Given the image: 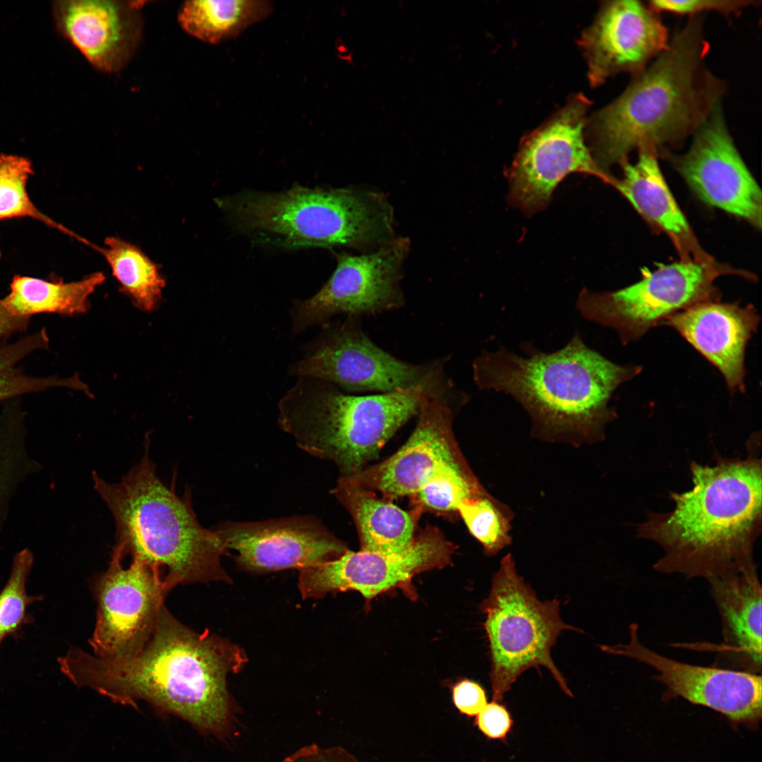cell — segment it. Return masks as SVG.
<instances>
[{
  "mask_svg": "<svg viewBox=\"0 0 762 762\" xmlns=\"http://www.w3.org/2000/svg\"><path fill=\"white\" fill-rule=\"evenodd\" d=\"M73 684L111 700H143L205 732L221 734L230 722L229 675L248 662L245 651L210 632H197L164 605L144 648L128 658L108 659L71 648L57 659Z\"/></svg>",
  "mask_w": 762,
  "mask_h": 762,
  "instance_id": "obj_1",
  "label": "cell"
},
{
  "mask_svg": "<svg viewBox=\"0 0 762 762\" xmlns=\"http://www.w3.org/2000/svg\"><path fill=\"white\" fill-rule=\"evenodd\" d=\"M704 17L691 16L619 96L587 119L589 148L603 171L634 150L665 154L722 103L727 85L706 66Z\"/></svg>",
  "mask_w": 762,
  "mask_h": 762,
  "instance_id": "obj_2",
  "label": "cell"
},
{
  "mask_svg": "<svg viewBox=\"0 0 762 762\" xmlns=\"http://www.w3.org/2000/svg\"><path fill=\"white\" fill-rule=\"evenodd\" d=\"M761 461L718 457L713 466L690 464L692 488L670 492L674 508L648 514L639 538L656 543L663 555L655 572L710 579L756 566L761 531Z\"/></svg>",
  "mask_w": 762,
  "mask_h": 762,
  "instance_id": "obj_3",
  "label": "cell"
},
{
  "mask_svg": "<svg viewBox=\"0 0 762 762\" xmlns=\"http://www.w3.org/2000/svg\"><path fill=\"white\" fill-rule=\"evenodd\" d=\"M524 356L500 346L483 351L473 363L479 390L502 392L517 401L531 421V434L572 444L602 440L617 417L610 406L616 389L642 370L618 365L584 342L576 331L562 349L544 352L531 341Z\"/></svg>",
  "mask_w": 762,
  "mask_h": 762,
  "instance_id": "obj_4",
  "label": "cell"
},
{
  "mask_svg": "<svg viewBox=\"0 0 762 762\" xmlns=\"http://www.w3.org/2000/svg\"><path fill=\"white\" fill-rule=\"evenodd\" d=\"M92 480L115 521L114 548L124 558L130 555L148 565L169 593L179 585L232 582L222 564L228 551L224 540L199 523L188 488L179 495L174 485L158 477L148 445L119 483L107 482L96 472Z\"/></svg>",
  "mask_w": 762,
  "mask_h": 762,
  "instance_id": "obj_5",
  "label": "cell"
},
{
  "mask_svg": "<svg viewBox=\"0 0 762 762\" xmlns=\"http://www.w3.org/2000/svg\"><path fill=\"white\" fill-rule=\"evenodd\" d=\"M216 202L237 229L278 248L365 250L395 237L392 206L367 188L294 185L281 192L243 190Z\"/></svg>",
  "mask_w": 762,
  "mask_h": 762,
  "instance_id": "obj_6",
  "label": "cell"
},
{
  "mask_svg": "<svg viewBox=\"0 0 762 762\" xmlns=\"http://www.w3.org/2000/svg\"><path fill=\"white\" fill-rule=\"evenodd\" d=\"M422 387L367 396L298 377L278 403V423L296 446L333 463L341 476L361 471L393 435L418 415Z\"/></svg>",
  "mask_w": 762,
  "mask_h": 762,
  "instance_id": "obj_7",
  "label": "cell"
},
{
  "mask_svg": "<svg viewBox=\"0 0 762 762\" xmlns=\"http://www.w3.org/2000/svg\"><path fill=\"white\" fill-rule=\"evenodd\" d=\"M480 610L490 646L492 701H502L524 672L540 667L548 669L560 689L573 696L551 649L562 631L581 630L562 620L558 600L542 602L537 598L517 574L510 554L501 560Z\"/></svg>",
  "mask_w": 762,
  "mask_h": 762,
  "instance_id": "obj_8",
  "label": "cell"
},
{
  "mask_svg": "<svg viewBox=\"0 0 762 762\" xmlns=\"http://www.w3.org/2000/svg\"><path fill=\"white\" fill-rule=\"evenodd\" d=\"M357 318L323 325L322 332L290 367L291 374L325 381L349 392L387 393L422 387L435 395L443 394L440 365H416L398 359L374 344Z\"/></svg>",
  "mask_w": 762,
  "mask_h": 762,
  "instance_id": "obj_9",
  "label": "cell"
},
{
  "mask_svg": "<svg viewBox=\"0 0 762 762\" xmlns=\"http://www.w3.org/2000/svg\"><path fill=\"white\" fill-rule=\"evenodd\" d=\"M719 271L703 261L659 265L636 283L613 291L583 288L576 306L586 320L615 329L622 344L641 339L667 317L695 304L719 301Z\"/></svg>",
  "mask_w": 762,
  "mask_h": 762,
  "instance_id": "obj_10",
  "label": "cell"
},
{
  "mask_svg": "<svg viewBox=\"0 0 762 762\" xmlns=\"http://www.w3.org/2000/svg\"><path fill=\"white\" fill-rule=\"evenodd\" d=\"M591 102L581 93L521 141L506 171L509 200L526 214L546 207L557 185L572 173L596 176L613 183L585 141Z\"/></svg>",
  "mask_w": 762,
  "mask_h": 762,
  "instance_id": "obj_11",
  "label": "cell"
},
{
  "mask_svg": "<svg viewBox=\"0 0 762 762\" xmlns=\"http://www.w3.org/2000/svg\"><path fill=\"white\" fill-rule=\"evenodd\" d=\"M456 549L437 527L427 525L399 552L348 550L334 560L301 569L298 587L303 599L356 591L370 600L398 588L414 600L413 577L450 564Z\"/></svg>",
  "mask_w": 762,
  "mask_h": 762,
  "instance_id": "obj_12",
  "label": "cell"
},
{
  "mask_svg": "<svg viewBox=\"0 0 762 762\" xmlns=\"http://www.w3.org/2000/svg\"><path fill=\"white\" fill-rule=\"evenodd\" d=\"M410 249L406 237H394L367 254L334 253L337 266L327 282L310 298L295 301L291 310L293 333L325 325L335 315H372L404 303L402 267Z\"/></svg>",
  "mask_w": 762,
  "mask_h": 762,
  "instance_id": "obj_13",
  "label": "cell"
},
{
  "mask_svg": "<svg viewBox=\"0 0 762 762\" xmlns=\"http://www.w3.org/2000/svg\"><path fill=\"white\" fill-rule=\"evenodd\" d=\"M123 558L113 548L108 567L92 583L97 612L89 644L92 654L102 658L140 652L152 635L169 593L148 565L131 559L125 567Z\"/></svg>",
  "mask_w": 762,
  "mask_h": 762,
  "instance_id": "obj_14",
  "label": "cell"
},
{
  "mask_svg": "<svg viewBox=\"0 0 762 762\" xmlns=\"http://www.w3.org/2000/svg\"><path fill=\"white\" fill-rule=\"evenodd\" d=\"M639 625L629 627V641L613 646L601 645L605 653L626 657L653 669L655 679L666 691L663 699L676 697L710 708L726 716L733 725L756 729L762 716L761 674L682 663L664 656L643 644Z\"/></svg>",
  "mask_w": 762,
  "mask_h": 762,
  "instance_id": "obj_15",
  "label": "cell"
},
{
  "mask_svg": "<svg viewBox=\"0 0 762 762\" xmlns=\"http://www.w3.org/2000/svg\"><path fill=\"white\" fill-rule=\"evenodd\" d=\"M689 150L670 156L705 203L761 226V191L728 130L722 103L694 133Z\"/></svg>",
  "mask_w": 762,
  "mask_h": 762,
  "instance_id": "obj_16",
  "label": "cell"
},
{
  "mask_svg": "<svg viewBox=\"0 0 762 762\" xmlns=\"http://www.w3.org/2000/svg\"><path fill=\"white\" fill-rule=\"evenodd\" d=\"M214 529L227 550L236 552L238 566L251 573L300 571L334 560L349 550L312 516L224 521Z\"/></svg>",
  "mask_w": 762,
  "mask_h": 762,
  "instance_id": "obj_17",
  "label": "cell"
},
{
  "mask_svg": "<svg viewBox=\"0 0 762 762\" xmlns=\"http://www.w3.org/2000/svg\"><path fill=\"white\" fill-rule=\"evenodd\" d=\"M668 29L659 13L640 1L603 3L579 39L595 87L619 73L641 72L667 47Z\"/></svg>",
  "mask_w": 762,
  "mask_h": 762,
  "instance_id": "obj_18",
  "label": "cell"
},
{
  "mask_svg": "<svg viewBox=\"0 0 762 762\" xmlns=\"http://www.w3.org/2000/svg\"><path fill=\"white\" fill-rule=\"evenodd\" d=\"M452 420L443 397L424 392L417 424L405 444L384 461L341 477L388 501L412 496L441 466L467 463L454 437Z\"/></svg>",
  "mask_w": 762,
  "mask_h": 762,
  "instance_id": "obj_19",
  "label": "cell"
},
{
  "mask_svg": "<svg viewBox=\"0 0 762 762\" xmlns=\"http://www.w3.org/2000/svg\"><path fill=\"white\" fill-rule=\"evenodd\" d=\"M755 308L708 301L675 313L658 325L675 329L723 375L728 389L744 392L745 352L759 323Z\"/></svg>",
  "mask_w": 762,
  "mask_h": 762,
  "instance_id": "obj_20",
  "label": "cell"
},
{
  "mask_svg": "<svg viewBox=\"0 0 762 762\" xmlns=\"http://www.w3.org/2000/svg\"><path fill=\"white\" fill-rule=\"evenodd\" d=\"M131 3L59 1L53 11L61 32L93 66L112 72L125 66L140 40V17Z\"/></svg>",
  "mask_w": 762,
  "mask_h": 762,
  "instance_id": "obj_21",
  "label": "cell"
},
{
  "mask_svg": "<svg viewBox=\"0 0 762 762\" xmlns=\"http://www.w3.org/2000/svg\"><path fill=\"white\" fill-rule=\"evenodd\" d=\"M721 623L716 667L761 672V586L756 565L707 581Z\"/></svg>",
  "mask_w": 762,
  "mask_h": 762,
  "instance_id": "obj_22",
  "label": "cell"
},
{
  "mask_svg": "<svg viewBox=\"0 0 762 762\" xmlns=\"http://www.w3.org/2000/svg\"><path fill=\"white\" fill-rule=\"evenodd\" d=\"M621 165L622 177L615 179L612 185L640 214L667 233L682 251L694 253L696 258L705 257L663 176L657 154L641 150L634 164L627 161Z\"/></svg>",
  "mask_w": 762,
  "mask_h": 762,
  "instance_id": "obj_23",
  "label": "cell"
},
{
  "mask_svg": "<svg viewBox=\"0 0 762 762\" xmlns=\"http://www.w3.org/2000/svg\"><path fill=\"white\" fill-rule=\"evenodd\" d=\"M332 492L351 514L360 539L361 550L399 552L415 536L418 518L375 492L363 489L340 476Z\"/></svg>",
  "mask_w": 762,
  "mask_h": 762,
  "instance_id": "obj_24",
  "label": "cell"
},
{
  "mask_svg": "<svg viewBox=\"0 0 762 762\" xmlns=\"http://www.w3.org/2000/svg\"><path fill=\"white\" fill-rule=\"evenodd\" d=\"M104 279L102 272L71 282L16 275L8 294L1 300L12 314L19 317L30 318L41 313L73 315L87 310L88 296Z\"/></svg>",
  "mask_w": 762,
  "mask_h": 762,
  "instance_id": "obj_25",
  "label": "cell"
},
{
  "mask_svg": "<svg viewBox=\"0 0 762 762\" xmlns=\"http://www.w3.org/2000/svg\"><path fill=\"white\" fill-rule=\"evenodd\" d=\"M272 5L259 0H192L181 8L179 21L191 35L217 44L234 38L268 16Z\"/></svg>",
  "mask_w": 762,
  "mask_h": 762,
  "instance_id": "obj_26",
  "label": "cell"
},
{
  "mask_svg": "<svg viewBox=\"0 0 762 762\" xmlns=\"http://www.w3.org/2000/svg\"><path fill=\"white\" fill-rule=\"evenodd\" d=\"M80 241L102 253L123 291L138 307L147 311L156 307L165 281L157 265L138 248L114 236L106 238L102 248L83 238Z\"/></svg>",
  "mask_w": 762,
  "mask_h": 762,
  "instance_id": "obj_27",
  "label": "cell"
},
{
  "mask_svg": "<svg viewBox=\"0 0 762 762\" xmlns=\"http://www.w3.org/2000/svg\"><path fill=\"white\" fill-rule=\"evenodd\" d=\"M23 413L11 409L0 417V531L20 486L41 468L26 446Z\"/></svg>",
  "mask_w": 762,
  "mask_h": 762,
  "instance_id": "obj_28",
  "label": "cell"
},
{
  "mask_svg": "<svg viewBox=\"0 0 762 762\" xmlns=\"http://www.w3.org/2000/svg\"><path fill=\"white\" fill-rule=\"evenodd\" d=\"M467 463L446 464L436 470L412 496L413 509L418 516L426 510L439 513L458 512L466 499L487 494Z\"/></svg>",
  "mask_w": 762,
  "mask_h": 762,
  "instance_id": "obj_29",
  "label": "cell"
},
{
  "mask_svg": "<svg viewBox=\"0 0 762 762\" xmlns=\"http://www.w3.org/2000/svg\"><path fill=\"white\" fill-rule=\"evenodd\" d=\"M33 173L32 163L26 157L0 155V222L30 218L71 236L73 231L43 213L30 200L27 182Z\"/></svg>",
  "mask_w": 762,
  "mask_h": 762,
  "instance_id": "obj_30",
  "label": "cell"
},
{
  "mask_svg": "<svg viewBox=\"0 0 762 762\" xmlns=\"http://www.w3.org/2000/svg\"><path fill=\"white\" fill-rule=\"evenodd\" d=\"M458 512L486 555H495L511 543L512 513L488 493L465 500Z\"/></svg>",
  "mask_w": 762,
  "mask_h": 762,
  "instance_id": "obj_31",
  "label": "cell"
},
{
  "mask_svg": "<svg viewBox=\"0 0 762 762\" xmlns=\"http://www.w3.org/2000/svg\"><path fill=\"white\" fill-rule=\"evenodd\" d=\"M33 554L25 548L13 557L11 574L0 591V637H17L23 627L33 622L27 612L28 606L39 601L42 596H30L26 593V583L32 567Z\"/></svg>",
  "mask_w": 762,
  "mask_h": 762,
  "instance_id": "obj_32",
  "label": "cell"
},
{
  "mask_svg": "<svg viewBox=\"0 0 762 762\" xmlns=\"http://www.w3.org/2000/svg\"><path fill=\"white\" fill-rule=\"evenodd\" d=\"M758 1L750 0H651L648 5L658 13H669L691 16L714 11L724 16L739 15L744 9L757 5Z\"/></svg>",
  "mask_w": 762,
  "mask_h": 762,
  "instance_id": "obj_33",
  "label": "cell"
},
{
  "mask_svg": "<svg viewBox=\"0 0 762 762\" xmlns=\"http://www.w3.org/2000/svg\"><path fill=\"white\" fill-rule=\"evenodd\" d=\"M68 380L56 375L35 377L16 367L0 373V401L52 387H67Z\"/></svg>",
  "mask_w": 762,
  "mask_h": 762,
  "instance_id": "obj_34",
  "label": "cell"
},
{
  "mask_svg": "<svg viewBox=\"0 0 762 762\" xmlns=\"http://www.w3.org/2000/svg\"><path fill=\"white\" fill-rule=\"evenodd\" d=\"M49 339L46 328L26 335L18 340L0 346V373L16 367L23 359L35 351L47 349Z\"/></svg>",
  "mask_w": 762,
  "mask_h": 762,
  "instance_id": "obj_35",
  "label": "cell"
},
{
  "mask_svg": "<svg viewBox=\"0 0 762 762\" xmlns=\"http://www.w3.org/2000/svg\"><path fill=\"white\" fill-rule=\"evenodd\" d=\"M475 723L488 738L504 739L511 730L513 720L503 705L492 701L487 703L476 716Z\"/></svg>",
  "mask_w": 762,
  "mask_h": 762,
  "instance_id": "obj_36",
  "label": "cell"
},
{
  "mask_svg": "<svg viewBox=\"0 0 762 762\" xmlns=\"http://www.w3.org/2000/svg\"><path fill=\"white\" fill-rule=\"evenodd\" d=\"M452 699L459 711L469 717H476L487 704L484 689L477 682L466 679L453 687Z\"/></svg>",
  "mask_w": 762,
  "mask_h": 762,
  "instance_id": "obj_37",
  "label": "cell"
},
{
  "mask_svg": "<svg viewBox=\"0 0 762 762\" xmlns=\"http://www.w3.org/2000/svg\"><path fill=\"white\" fill-rule=\"evenodd\" d=\"M283 762H361L341 746L322 748L318 745L304 746L287 756Z\"/></svg>",
  "mask_w": 762,
  "mask_h": 762,
  "instance_id": "obj_38",
  "label": "cell"
},
{
  "mask_svg": "<svg viewBox=\"0 0 762 762\" xmlns=\"http://www.w3.org/2000/svg\"><path fill=\"white\" fill-rule=\"evenodd\" d=\"M29 322V318L19 317L12 314L0 299V337H9L25 331Z\"/></svg>",
  "mask_w": 762,
  "mask_h": 762,
  "instance_id": "obj_39",
  "label": "cell"
},
{
  "mask_svg": "<svg viewBox=\"0 0 762 762\" xmlns=\"http://www.w3.org/2000/svg\"><path fill=\"white\" fill-rule=\"evenodd\" d=\"M1 640H2V639H1V637H0V643H1Z\"/></svg>",
  "mask_w": 762,
  "mask_h": 762,
  "instance_id": "obj_40",
  "label": "cell"
}]
</instances>
